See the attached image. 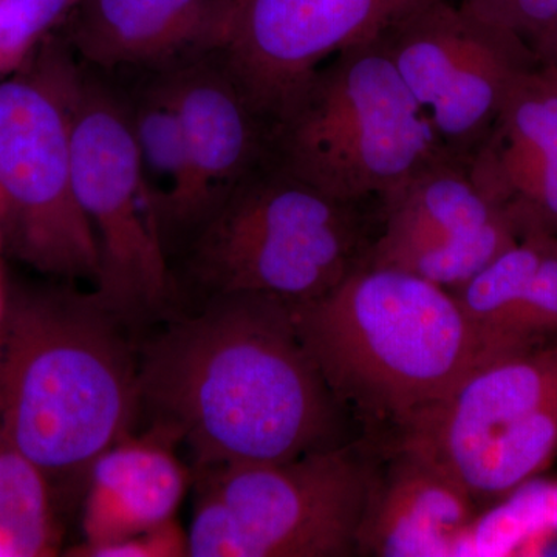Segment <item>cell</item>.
Here are the masks:
<instances>
[{
	"label": "cell",
	"mask_w": 557,
	"mask_h": 557,
	"mask_svg": "<svg viewBox=\"0 0 557 557\" xmlns=\"http://www.w3.org/2000/svg\"><path fill=\"white\" fill-rule=\"evenodd\" d=\"M379 442L358 536V556H449L474 522L478 505L460 483L399 440Z\"/></svg>",
	"instance_id": "9a60e30c"
},
{
	"label": "cell",
	"mask_w": 557,
	"mask_h": 557,
	"mask_svg": "<svg viewBox=\"0 0 557 557\" xmlns=\"http://www.w3.org/2000/svg\"><path fill=\"white\" fill-rule=\"evenodd\" d=\"M453 293L485 364L557 343L556 237L525 234Z\"/></svg>",
	"instance_id": "ac0fdd59"
},
{
	"label": "cell",
	"mask_w": 557,
	"mask_h": 557,
	"mask_svg": "<svg viewBox=\"0 0 557 557\" xmlns=\"http://www.w3.org/2000/svg\"><path fill=\"white\" fill-rule=\"evenodd\" d=\"M76 557H183L189 556L188 531L178 525L177 520L139 534V536L101 545V547H73L67 553Z\"/></svg>",
	"instance_id": "603a6c76"
},
{
	"label": "cell",
	"mask_w": 557,
	"mask_h": 557,
	"mask_svg": "<svg viewBox=\"0 0 557 557\" xmlns=\"http://www.w3.org/2000/svg\"><path fill=\"white\" fill-rule=\"evenodd\" d=\"M177 446L164 429L150 426L97 458L84 487L79 547L115 544L177 520L193 480Z\"/></svg>",
	"instance_id": "e0dca14e"
},
{
	"label": "cell",
	"mask_w": 557,
	"mask_h": 557,
	"mask_svg": "<svg viewBox=\"0 0 557 557\" xmlns=\"http://www.w3.org/2000/svg\"><path fill=\"white\" fill-rule=\"evenodd\" d=\"M182 116L193 160L189 225L271 156L273 121L215 51L174 65L163 78Z\"/></svg>",
	"instance_id": "5bb4252c"
},
{
	"label": "cell",
	"mask_w": 557,
	"mask_h": 557,
	"mask_svg": "<svg viewBox=\"0 0 557 557\" xmlns=\"http://www.w3.org/2000/svg\"><path fill=\"white\" fill-rule=\"evenodd\" d=\"M239 0H79L69 47L91 64L178 65L222 47Z\"/></svg>",
	"instance_id": "2e32d148"
},
{
	"label": "cell",
	"mask_w": 557,
	"mask_h": 557,
	"mask_svg": "<svg viewBox=\"0 0 557 557\" xmlns=\"http://www.w3.org/2000/svg\"><path fill=\"white\" fill-rule=\"evenodd\" d=\"M139 408L185 446L197 472L274 463L361 437L296 327L292 304L260 293L209 296L138 362Z\"/></svg>",
	"instance_id": "6da1fadb"
},
{
	"label": "cell",
	"mask_w": 557,
	"mask_h": 557,
	"mask_svg": "<svg viewBox=\"0 0 557 557\" xmlns=\"http://www.w3.org/2000/svg\"><path fill=\"white\" fill-rule=\"evenodd\" d=\"M84 75L50 36L0 79V242L42 273L97 284V239L73 190L72 134Z\"/></svg>",
	"instance_id": "52a82bcc"
},
{
	"label": "cell",
	"mask_w": 557,
	"mask_h": 557,
	"mask_svg": "<svg viewBox=\"0 0 557 557\" xmlns=\"http://www.w3.org/2000/svg\"><path fill=\"white\" fill-rule=\"evenodd\" d=\"M380 220L381 197L339 199L270 156L200 220L190 271L209 296L309 302L364 265Z\"/></svg>",
	"instance_id": "277c9868"
},
{
	"label": "cell",
	"mask_w": 557,
	"mask_h": 557,
	"mask_svg": "<svg viewBox=\"0 0 557 557\" xmlns=\"http://www.w3.org/2000/svg\"><path fill=\"white\" fill-rule=\"evenodd\" d=\"M0 2H2V0H0Z\"/></svg>",
	"instance_id": "484cf974"
},
{
	"label": "cell",
	"mask_w": 557,
	"mask_h": 557,
	"mask_svg": "<svg viewBox=\"0 0 557 557\" xmlns=\"http://www.w3.org/2000/svg\"><path fill=\"white\" fill-rule=\"evenodd\" d=\"M446 152L375 38L314 73L274 126L271 156L339 199H380Z\"/></svg>",
	"instance_id": "5b68a950"
},
{
	"label": "cell",
	"mask_w": 557,
	"mask_h": 557,
	"mask_svg": "<svg viewBox=\"0 0 557 557\" xmlns=\"http://www.w3.org/2000/svg\"><path fill=\"white\" fill-rule=\"evenodd\" d=\"M73 190L100 255L95 293L121 318L170 296L166 234L143 178L129 106L84 76L72 134Z\"/></svg>",
	"instance_id": "9c48e42d"
},
{
	"label": "cell",
	"mask_w": 557,
	"mask_h": 557,
	"mask_svg": "<svg viewBox=\"0 0 557 557\" xmlns=\"http://www.w3.org/2000/svg\"><path fill=\"white\" fill-rule=\"evenodd\" d=\"M461 3L518 32L531 47L547 30L557 11V0H461Z\"/></svg>",
	"instance_id": "7402d4cb"
},
{
	"label": "cell",
	"mask_w": 557,
	"mask_h": 557,
	"mask_svg": "<svg viewBox=\"0 0 557 557\" xmlns=\"http://www.w3.org/2000/svg\"><path fill=\"white\" fill-rule=\"evenodd\" d=\"M443 148L467 163L539 60L518 32L448 0H423L379 33Z\"/></svg>",
	"instance_id": "30bf717a"
},
{
	"label": "cell",
	"mask_w": 557,
	"mask_h": 557,
	"mask_svg": "<svg viewBox=\"0 0 557 557\" xmlns=\"http://www.w3.org/2000/svg\"><path fill=\"white\" fill-rule=\"evenodd\" d=\"M394 438L445 469L478 507L515 493L557 453V343L475 370Z\"/></svg>",
	"instance_id": "ba28073f"
},
{
	"label": "cell",
	"mask_w": 557,
	"mask_h": 557,
	"mask_svg": "<svg viewBox=\"0 0 557 557\" xmlns=\"http://www.w3.org/2000/svg\"><path fill=\"white\" fill-rule=\"evenodd\" d=\"M423 0H239L222 58L274 126L330 54L375 38Z\"/></svg>",
	"instance_id": "7c38bea8"
},
{
	"label": "cell",
	"mask_w": 557,
	"mask_h": 557,
	"mask_svg": "<svg viewBox=\"0 0 557 557\" xmlns=\"http://www.w3.org/2000/svg\"><path fill=\"white\" fill-rule=\"evenodd\" d=\"M539 60L557 69V11L552 24L533 46Z\"/></svg>",
	"instance_id": "cb8c5ba5"
},
{
	"label": "cell",
	"mask_w": 557,
	"mask_h": 557,
	"mask_svg": "<svg viewBox=\"0 0 557 557\" xmlns=\"http://www.w3.org/2000/svg\"><path fill=\"white\" fill-rule=\"evenodd\" d=\"M2 249V242H0V251ZM3 306H5V295H3L2 285H0V321H2Z\"/></svg>",
	"instance_id": "d4e9b609"
},
{
	"label": "cell",
	"mask_w": 557,
	"mask_h": 557,
	"mask_svg": "<svg viewBox=\"0 0 557 557\" xmlns=\"http://www.w3.org/2000/svg\"><path fill=\"white\" fill-rule=\"evenodd\" d=\"M60 542L49 482L0 426V557L54 556Z\"/></svg>",
	"instance_id": "ffe728a7"
},
{
	"label": "cell",
	"mask_w": 557,
	"mask_h": 557,
	"mask_svg": "<svg viewBox=\"0 0 557 557\" xmlns=\"http://www.w3.org/2000/svg\"><path fill=\"white\" fill-rule=\"evenodd\" d=\"M132 134L143 178L152 194L164 234L175 225H189L194 171L188 137L166 81L150 87L129 106Z\"/></svg>",
	"instance_id": "d6986e66"
},
{
	"label": "cell",
	"mask_w": 557,
	"mask_h": 557,
	"mask_svg": "<svg viewBox=\"0 0 557 557\" xmlns=\"http://www.w3.org/2000/svg\"><path fill=\"white\" fill-rule=\"evenodd\" d=\"M123 318L97 293L20 288L0 321V426L47 479L58 507L131 434L138 362Z\"/></svg>",
	"instance_id": "7a4b0ae2"
},
{
	"label": "cell",
	"mask_w": 557,
	"mask_h": 557,
	"mask_svg": "<svg viewBox=\"0 0 557 557\" xmlns=\"http://www.w3.org/2000/svg\"><path fill=\"white\" fill-rule=\"evenodd\" d=\"M467 168L520 237L557 233L556 67L541 61L516 83Z\"/></svg>",
	"instance_id": "4fadbf2b"
},
{
	"label": "cell",
	"mask_w": 557,
	"mask_h": 557,
	"mask_svg": "<svg viewBox=\"0 0 557 557\" xmlns=\"http://www.w3.org/2000/svg\"><path fill=\"white\" fill-rule=\"evenodd\" d=\"M379 443L361 437L274 463L197 472L193 557H351Z\"/></svg>",
	"instance_id": "8992f818"
},
{
	"label": "cell",
	"mask_w": 557,
	"mask_h": 557,
	"mask_svg": "<svg viewBox=\"0 0 557 557\" xmlns=\"http://www.w3.org/2000/svg\"><path fill=\"white\" fill-rule=\"evenodd\" d=\"M519 239L467 163L443 153L381 197L380 230L364 265L405 271L454 292Z\"/></svg>",
	"instance_id": "8fae6325"
},
{
	"label": "cell",
	"mask_w": 557,
	"mask_h": 557,
	"mask_svg": "<svg viewBox=\"0 0 557 557\" xmlns=\"http://www.w3.org/2000/svg\"><path fill=\"white\" fill-rule=\"evenodd\" d=\"M79 0H2L0 2V79L20 72L51 33L64 25Z\"/></svg>",
	"instance_id": "44dd1931"
},
{
	"label": "cell",
	"mask_w": 557,
	"mask_h": 557,
	"mask_svg": "<svg viewBox=\"0 0 557 557\" xmlns=\"http://www.w3.org/2000/svg\"><path fill=\"white\" fill-rule=\"evenodd\" d=\"M292 307L330 391L372 437H395L485 366L454 293L405 271L362 265Z\"/></svg>",
	"instance_id": "3957f363"
}]
</instances>
